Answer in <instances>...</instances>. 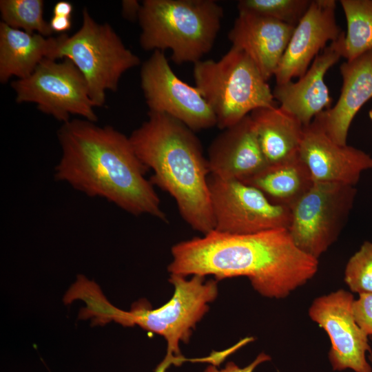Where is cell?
Masks as SVG:
<instances>
[{
	"mask_svg": "<svg viewBox=\"0 0 372 372\" xmlns=\"http://www.w3.org/2000/svg\"><path fill=\"white\" fill-rule=\"evenodd\" d=\"M170 274L247 277L263 297L287 298L317 273L319 260L294 243L286 228L249 234L212 230L172 247Z\"/></svg>",
	"mask_w": 372,
	"mask_h": 372,
	"instance_id": "1",
	"label": "cell"
},
{
	"mask_svg": "<svg viewBox=\"0 0 372 372\" xmlns=\"http://www.w3.org/2000/svg\"><path fill=\"white\" fill-rule=\"evenodd\" d=\"M61 156L54 177L90 197H99L134 216H166L149 170L136 154L130 138L113 127L73 119L57 132Z\"/></svg>",
	"mask_w": 372,
	"mask_h": 372,
	"instance_id": "2",
	"label": "cell"
},
{
	"mask_svg": "<svg viewBox=\"0 0 372 372\" xmlns=\"http://www.w3.org/2000/svg\"><path fill=\"white\" fill-rule=\"evenodd\" d=\"M129 138L138 157L153 171L150 182L172 196L183 219L203 234L214 230L210 172L195 132L167 114L149 112Z\"/></svg>",
	"mask_w": 372,
	"mask_h": 372,
	"instance_id": "3",
	"label": "cell"
},
{
	"mask_svg": "<svg viewBox=\"0 0 372 372\" xmlns=\"http://www.w3.org/2000/svg\"><path fill=\"white\" fill-rule=\"evenodd\" d=\"M169 282L174 290L171 299L156 309L146 301L135 302L130 311H123L112 305L99 287L84 276H79L70 287L68 298L70 302L81 300L85 307L79 318L91 319L95 325L114 321L124 327L138 325L156 333L167 342V356L183 357L180 342L189 341L192 331L209 310V304L218 293L216 280H205L202 276H185L170 274Z\"/></svg>",
	"mask_w": 372,
	"mask_h": 372,
	"instance_id": "4",
	"label": "cell"
},
{
	"mask_svg": "<svg viewBox=\"0 0 372 372\" xmlns=\"http://www.w3.org/2000/svg\"><path fill=\"white\" fill-rule=\"evenodd\" d=\"M223 8L214 0H145L138 22L145 50H170L176 64L196 63L213 48Z\"/></svg>",
	"mask_w": 372,
	"mask_h": 372,
	"instance_id": "5",
	"label": "cell"
},
{
	"mask_svg": "<svg viewBox=\"0 0 372 372\" xmlns=\"http://www.w3.org/2000/svg\"><path fill=\"white\" fill-rule=\"evenodd\" d=\"M194 78L220 130L235 125L258 108L277 106L267 81L251 59L236 47L218 61L201 60L194 64Z\"/></svg>",
	"mask_w": 372,
	"mask_h": 372,
	"instance_id": "6",
	"label": "cell"
},
{
	"mask_svg": "<svg viewBox=\"0 0 372 372\" xmlns=\"http://www.w3.org/2000/svg\"><path fill=\"white\" fill-rule=\"evenodd\" d=\"M81 28L72 36H59L57 59L72 61L87 82L95 107L105 102V92L118 89L122 75L140 64L139 57L126 48L107 23H99L83 10Z\"/></svg>",
	"mask_w": 372,
	"mask_h": 372,
	"instance_id": "7",
	"label": "cell"
},
{
	"mask_svg": "<svg viewBox=\"0 0 372 372\" xmlns=\"http://www.w3.org/2000/svg\"><path fill=\"white\" fill-rule=\"evenodd\" d=\"M356 192L355 186L314 181L290 209L287 229L296 246L319 260L341 233Z\"/></svg>",
	"mask_w": 372,
	"mask_h": 372,
	"instance_id": "8",
	"label": "cell"
},
{
	"mask_svg": "<svg viewBox=\"0 0 372 372\" xmlns=\"http://www.w3.org/2000/svg\"><path fill=\"white\" fill-rule=\"evenodd\" d=\"M11 87L17 103H35L41 112L63 123L70 115L98 120L85 79L70 59H45L29 76L12 81Z\"/></svg>",
	"mask_w": 372,
	"mask_h": 372,
	"instance_id": "9",
	"label": "cell"
},
{
	"mask_svg": "<svg viewBox=\"0 0 372 372\" xmlns=\"http://www.w3.org/2000/svg\"><path fill=\"white\" fill-rule=\"evenodd\" d=\"M208 186L214 230L231 234H249L288 229L291 210L272 204L254 186L211 174L208 178Z\"/></svg>",
	"mask_w": 372,
	"mask_h": 372,
	"instance_id": "10",
	"label": "cell"
},
{
	"mask_svg": "<svg viewBox=\"0 0 372 372\" xmlns=\"http://www.w3.org/2000/svg\"><path fill=\"white\" fill-rule=\"evenodd\" d=\"M149 112L167 114L194 132L216 125L215 114L196 86L179 79L163 51H154L141 70Z\"/></svg>",
	"mask_w": 372,
	"mask_h": 372,
	"instance_id": "11",
	"label": "cell"
},
{
	"mask_svg": "<svg viewBox=\"0 0 372 372\" xmlns=\"http://www.w3.org/2000/svg\"><path fill=\"white\" fill-rule=\"evenodd\" d=\"M354 299L351 292L338 289L314 299L308 314L330 339L329 360L334 371L372 372L366 358V353H370L372 348L369 336L354 319Z\"/></svg>",
	"mask_w": 372,
	"mask_h": 372,
	"instance_id": "12",
	"label": "cell"
},
{
	"mask_svg": "<svg viewBox=\"0 0 372 372\" xmlns=\"http://www.w3.org/2000/svg\"><path fill=\"white\" fill-rule=\"evenodd\" d=\"M298 154L316 182L355 186L363 172L372 169L371 155L334 142L316 118L303 127Z\"/></svg>",
	"mask_w": 372,
	"mask_h": 372,
	"instance_id": "13",
	"label": "cell"
},
{
	"mask_svg": "<svg viewBox=\"0 0 372 372\" xmlns=\"http://www.w3.org/2000/svg\"><path fill=\"white\" fill-rule=\"evenodd\" d=\"M335 0H312L295 27L287 47L275 72L276 84L305 74L320 50L338 39L343 31L335 18Z\"/></svg>",
	"mask_w": 372,
	"mask_h": 372,
	"instance_id": "14",
	"label": "cell"
},
{
	"mask_svg": "<svg viewBox=\"0 0 372 372\" xmlns=\"http://www.w3.org/2000/svg\"><path fill=\"white\" fill-rule=\"evenodd\" d=\"M344 32L314 59L309 69L296 82L276 84L273 92L282 109L295 116L303 126L309 125L332 103L324 76L342 57Z\"/></svg>",
	"mask_w": 372,
	"mask_h": 372,
	"instance_id": "15",
	"label": "cell"
},
{
	"mask_svg": "<svg viewBox=\"0 0 372 372\" xmlns=\"http://www.w3.org/2000/svg\"><path fill=\"white\" fill-rule=\"evenodd\" d=\"M207 159L210 174L240 181L267 165L250 115L223 130L212 141Z\"/></svg>",
	"mask_w": 372,
	"mask_h": 372,
	"instance_id": "16",
	"label": "cell"
},
{
	"mask_svg": "<svg viewBox=\"0 0 372 372\" xmlns=\"http://www.w3.org/2000/svg\"><path fill=\"white\" fill-rule=\"evenodd\" d=\"M295 27L249 12H239L228 38L242 50L266 81L272 76L287 47Z\"/></svg>",
	"mask_w": 372,
	"mask_h": 372,
	"instance_id": "17",
	"label": "cell"
},
{
	"mask_svg": "<svg viewBox=\"0 0 372 372\" xmlns=\"http://www.w3.org/2000/svg\"><path fill=\"white\" fill-rule=\"evenodd\" d=\"M340 71L342 86L337 103L315 118L334 142L345 145L355 116L372 99V50L347 60Z\"/></svg>",
	"mask_w": 372,
	"mask_h": 372,
	"instance_id": "18",
	"label": "cell"
},
{
	"mask_svg": "<svg viewBox=\"0 0 372 372\" xmlns=\"http://www.w3.org/2000/svg\"><path fill=\"white\" fill-rule=\"evenodd\" d=\"M59 37H44L0 23V81L29 76L45 59L56 60Z\"/></svg>",
	"mask_w": 372,
	"mask_h": 372,
	"instance_id": "19",
	"label": "cell"
},
{
	"mask_svg": "<svg viewBox=\"0 0 372 372\" xmlns=\"http://www.w3.org/2000/svg\"><path fill=\"white\" fill-rule=\"evenodd\" d=\"M267 164H275L298 155L303 125L280 107H260L249 114Z\"/></svg>",
	"mask_w": 372,
	"mask_h": 372,
	"instance_id": "20",
	"label": "cell"
},
{
	"mask_svg": "<svg viewBox=\"0 0 372 372\" xmlns=\"http://www.w3.org/2000/svg\"><path fill=\"white\" fill-rule=\"evenodd\" d=\"M242 182L259 189L272 204L291 209L314 181L298 154L283 162L267 164Z\"/></svg>",
	"mask_w": 372,
	"mask_h": 372,
	"instance_id": "21",
	"label": "cell"
},
{
	"mask_svg": "<svg viewBox=\"0 0 372 372\" xmlns=\"http://www.w3.org/2000/svg\"><path fill=\"white\" fill-rule=\"evenodd\" d=\"M347 21L342 57L353 59L372 50V0L340 1Z\"/></svg>",
	"mask_w": 372,
	"mask_h": 372,
	"instance_id": "22",
	"label": "cell"
},
{
	"mask_svg": "<svg viewBox=\"0 0 372 372\" xmlns=\"http://www.w3.org/2000/svg\"><path fill=\"white\" fill-rule=\"evenodd\" d=\"M42 0H1L0 12L2 22L28 33L51 37L54 32L43 17Z\"/></svg>",
	"mask_w": 372,
	"mask_h": 372,
	"instance_id": "23",
	"label": "cell"
},
{
	"mask_svg": "<svg viewBox=\"0 0 372 372\" xmlns=\"http://www.w3.org/2000/svg\"><path fill=\"white\" fill-rule=\"evenodd\" d=\"M311 0H240L239 12L271 18L296 27L307 11Z\"/></svg>",
	"mask_w": 372,
	"mask_h": 372,
	"instance_id": "24",
	"label": "cell"
},
{
	"mask_svg": "<svg viewBox=\"0 0 372 372\" xmlns=\"http://www.w3.org/2000/svg\"><path fill=\"white\" fill-rule=\"evenodd\" d=\"M344 282L351 292L358 295L372 293V242L365 241L349 258Z\"/></svg>",
	"mask_w": 372,
	"mask_h": 372,
	"instance_id": "25",
	"label": "cell"
},
{
	"mask_svg": "<svg viewBox=\"0 0 372 372\" xmlns=\"http://www.w3.org/2000/svg\"><path fill=\"white\" fill-rule=\"evenodd\" d=\"M352 311L359 327L369 338L372 337V293L360 294L354 299Z\"/></svg>",
	"mask_w": 372,
	"mask_h": 372,
	"instance_id": "26",
	"label": "cell"
},
{
	"mask_svg": "<svg viewBox=\"0 0 372 372\" xmlns=\"http://www.w3.org/2000/svg\"><path fill=\"white\" fill-rule=\"evenodd\" d=\"M269 355L265 353H260L256 358L248 366L244 368H240L233 362H227L225 367L222 369H218L215 365H209L204 372H253L254 369L261 363L270 360Z\"/></svg>",
	"mask_w": 372,
	"mask_h": 372,
	"instance_id": "27",
	"label": "cell"
},
{
	"mask_svg": "<svg viewBox=\"0 0 372 372\" xmlns=\"http://www.w3.org/2000/svg\"><path fill=\"white\" fill-rule=\"evenodd\" d=\"M122 14L130 21L138 19L141 3L136 0H124L122 1Z\"/></svg>",
	"mask_w": 372,
	"mask_h": 372,
	"instance_id": "28",
	"label": "cell"
},
{
	"mask_svg": "<svg viewBox=\"0 0 372 372\" xmlns=\"http://www.w3.org/2000/svg\"><path fill=\"white\" fill-rule=\"evenodd\" d=\"M49 23L52 31L56 32H66L72 26L71 17H68L54 15Z\"/></svg>",
	"mask_w": 372,
	"mask_h": 372,
	"instance_id": "29",
	"label": "cell"
},
{
	"mask_svg": "<svg viewBox=\"0 0 372 372\" xmlns=\"http://www.w3.org/2000/svg\"><path fill=\"white\" fill-rule=\"evenodd\" d=\"M73 10L72 5L66 1H58L54 6V15L71 17Z\"/></svg>",
	"mask_w": 372,
	"mask_h": 372,
	"instance_id": "30",
	"label": "cell"
},
{
	"mask_svg": "<svg viewBox=\"0 0 372 372\" xmlns=\"http://www.w3.org/2000/svg\"><path fill=\"white\" fill-rule=\"evenodd\" d=\"M185 359L183 357L176 358L165 355L164 360L157 366L155 372H167V369L172 364H180Z\"/></svg>",
	"mask_w": 372,
	"mask_h": 372,
	"instance_id": "31",
	"label": "cell"
},
{
	"mask_svg": "<svg viewBox=\"0 0 372 372\" xmlns=\"http://www.w3.org/2000/svg\"><path fill=\"white\" fill-rule=\"evenodd\" d=\"M369 338L372 343V337H369ZM368 359H369V362L372 364V349H371V351L369 353Z\"/></svg>",
	"mask_w": 372,
	"mask_h": 372,
	"instance_id": "32",
	"label": "cell"
},
{
	"mask_svg": "<svg viewBox=\"0 0 372 372\" xmlns=\"http://www.w3.org/2000/svg\"><path fill=\"white\" fill-rule=\"evenodd\" d=\"M369 118H370L371 121H372V108L369 112Z\"/></svg>",
	"mask_w": 372,
	"mask_h": 372,
	"instance_id": "33",
	"label": "cell"
}]
</instances>
